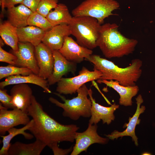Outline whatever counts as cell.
Returning a JSON list of instances; mask_svg holds the SVG:
<instances>
[{
    "instance_id": "cb8c5ba5",
    "label": "cell",
    "mask_w": 155,
    "mask_h": 155,
    "mask_svg": "<svg viewBox=\"0 0 155 155\" xmlns=\"http://www.w3.org/2000/svg\"><path fill=\"white\" fill-rule=\"evenodd\" d=\"M46 17L53 27L62 24L69 25L73 17L67 5L59 3L53 10L50 11Z\"/></svg>"
},
{
    "instance_id": "6da1fadb",
    "label": "cell",
    "mask_w": 155,
    "mask_h": 155,
    "mask_svg": "<svg viewBox=\"0 0 155 155\" xmlns=\"http://www.w3.org/2000/svg\"><path fill=\"white\" fill-rule=\"evenodd\" d=\"M28 114L34 121L28 130L36 139L41 141L46 146L49 147L53 144L63 142L74 141L79 127L75 124L64 125L56 121L44 111L33 95Z\"/></svg>"
},
{
    "instance_id": "603a6c76",
    "label": "cell",
    "mask_w": 155,
    "mask_h": 155,
    "mask_svg": "<svg viewBox=\"0 0 155 155\" xmlns=\"http://www.w3.org/2000/svg\"><path fill=\"white\" fill-rule=\"evenodd\" d=\"M33 120L32 119L28 123L22 128H11L7 131L8 135L5 136L0 135L3 138V146L0 150V155H8V151L11 145L10 142L15 136L21 134L26 139L30 140L33 138L34 137L33 135L26 132L25 131L29 130L33 125Z\"/></svg>"
},
{
    "instance_id": "44dd1931",
    "label": "cell",
    "mask_w": 155,
    "mask_h": 155,
    "mask_svg": "<svg viewBox=\"0 0 155 155\" xmlns=\"http://www.w3.org/2000/svg\"><path fill=\"white\" fill-rule=\"evenodd\" d=\"M7 18L12 25L17 28L27 26L28 20L33 12L23 4L7 8Z\"/></svg>"
},
{
    "instance_id": "30bf717a",
    "label": "cell",
    "mask_w": 155,
    "mask_h": 155,
    "mask_svg": "<svg viewBox=\"0 0 155 155\" xmlns=\"http://www.w3.org/2000/svg\"><path fill=\"white\" fill-rule=\"evenodd\" d=\"M59 51L67 60L75 63L86 60L93 53L92 50L80 45L69 36L65 38L63 46Z\"/></svg>"
},
{
    "instance_id": "d6986e66",
    "label": "cell",
    "mask_w": 155,
    "mask_h": 155,
    "mask_svg": "<svg viewBox=\"0 0 155 155\" xmlns=\"http://www.w3.org/2000/svg\"><path fill=\"white\" fill-rule=\"evenodd\" d=\"M30 83L37 85L42 88L45 92L50 93L51 91L49 88L47 80L34 73L26 75H18L7 77L0 83V89L7 86L19 84Z\"/></svg>"
},
{
    "instance_id": "ba28073f",
    "label": "cell",
    "mask_w": 155,
    "mask_h": 155,
    "mask_svg": "<svg viewBox=\"0 0 155 155\" xmlns=\"http://www.w3.org/2000/svg\"><path fill=\"white\" fill-rule=\"evenodd\" d=\"M97 124L88 123L87 129L82 132L76 133L75 144L73 147L71 155H78L83 152H86L88 148L95 143L105 144L109 139L99 136L97 133Z\"/></svg>"
},
{
    "instance_id": "d590c367",
    "label": "cell",
    "mask_w": 155,
    "mask_h": 155,
    "mask_svg": "<svg viewBox=\"0 0 155 155\" xmlns=\"http://www.w3.org/2000/svg\"><path fill=\"white\" fill-rule=\"evenodd\" d=\"M142 154V155H151V154L149 152H144Z\"/></svg>"
},
{
    "instance_id": "83f0119b",
    "label": "cell",
    "mask_w": 155,
    "mask_h": 155,
    "mask_svg": "<svg viewBox=\"0 0 155 155\" xmlns=\"http://www.w3.org/2000/svg\"><path fill=\"white\" fill-rule=\"evenodd\" d=\"M58 1L59 0H40L36 11L46 17L57 6Z\"/></svg>"
},
{
    "instance_id": "e0dca14e",
    "label": "cell",
    "mask_w": 155,
    "mask_h": 155,
    "mask_svg": "<svg viewBox=\"0 0 155 155\" xmlns=\"http://www.w3.org/2000/svg\"><path fill=\"white\" fill-rule=\"evenodd\" d=\"M10 94L14 108L28 113L33 96L30 86L24 83L15 84L10 90Z\"/></svg>"
},
{
    "instance_id": "277c9868",
    "label": "cell",
    "mask_w": 155,
    "mask_h": 155,
    "mask_svg": "<svg viewBox=\"0 0 155 155\" xmlns=\"http://www.w3.org/2000/svg\"><path fill=\"white\" fill-rule=\"evenodd\" d=\"M88 89L85 84L79 89L76 92L77 96L71 99H66L58 93L54 94L59 97L64 102L62 103L55 98L50 97L49 100L51 103L63 109V115L76 121L80 117H90L92 102L88 97Z\"/></svg>"
},
{
    "instance_id": "7402d4cb",
    "label": "cell",
    "mask_w": 155,
    "mask_h": 155,
    "mask_svg": "<svg viewBox=\"0 0 155 155\" xmlns=\"http://www.w3.org/2000/svg\"><path fill=\"white\" fill-rule=\"evenodd\" d=\"M17 31L19 41L30 43L35 47L42 42L46 32L39 28L32 26L18 28Z\"/></svg>"
},
{
    "instance_id": "4fadbf2b",
    "label": "cell",
    "mask_w": 155,
    "mask_h": 155,
    "mask_svg": "<svg viewBox=\"0 0 155 155\" xmlns=\"http://www.w3.org/2000/svg\"><path fill=\"white\" fill-rule=\"evenodd\" d=\"M88 95L92 102L91 108V115L89 121V123L95 124L102 120L103 124H110L114 121L115 116L114 111L119 107L115 103L109 107L102 106L96 102L92 96L93 92L91 88L88 89Z\"/></svg>"
},
{
    "instance_id": "8992f818",
    "label": "cell",
    "mask_w": 155,
    "mask_h": 155,
    "mask_svg": "<svg viewBox=\"0 0 155 155\" xmlns=\"http://www.w3.org/2000/svg\"><path fill=\"white\" fill-rule=\"evenodd\" d=\"M115 0H85L72 10L73 16H88L94 18L101 25L104 19L115 15L113 12L119 7Z\"/></svg>"
},
{
    "instance_id": "5b68a950",
    "label": "cell",
    "mask_w": 155,
    "mask_h": 155,
    "mask_svg": "<svg viewBox=\"0 0 155 155\" xmlns=\"http://www.w3.org/2000/svg\"><path fill=\"white\" fill-rule=\"evenodd\" d=\"M69 25L71 35L79 44L91 50L97 47L101 25L97 19L88 16H73Z\"/></svg>"
},
{
    "instance_id": "1f68e13d",
    "label": "cell",
    "mask_w": 155,
    "mask_h": 155,
    "mask_svg": "<svg viewBox=\"0 0 155 155\" xmlns=\"http://www.w3.org/2000/svg\"><path fill=\"white\" fill-rule=\"evenodd\" d=\"M40 1V0H23L21 4L34 12L36 11Z\"/></svg>"
},
{
    "instance_id": "9a60e30c",
    "label": "cell",
    "mask_w": 155,
    "mask_h": 155,
    "mask_svg": "<svg viewBox=\"0 0 155 155\" xmlns=\"http://www.w3.org/2000/svg\"><path fill=\"white\" fill-rule=\"evenodd\" d=\"M35 56L39 69L38 75L45 79L52 73L54 59L52 51L41 42L35 47Z\"/></svg>"
},
{
    "instance_id": "f1b7e54d",
    "label": "cell",
    "mask_w": 155,
    "mask_h": 155,
    "mask_svg": "<svg viewBox=\"0 0 155 155\" xmlns=\"http://www.w3.org/2000/svg\"><path fill=\"white\" fill-rule=\"evenodd\" d=\"M16 56L12 53L7 52L0 46V61L7 63L10 65H16Z\"/></svg>"
},
{
    "instance_id": "7c38bea8",
    "label": "cell",
    "mask_w": 155,
    "mask_h": 155,
    "mask_svg": "<svg viewBox=\"0 0 155 155\" xmlns=\"http://www.w3.org/2000/svg\"><path fill=\"white\" fill-rule=\"evenodd\" d=\"M136 100L137 104L136 112L132 117L129 118L128 123H125L123 126V128L126 127V129L122 132L115 130L111 134L106 135L109 139L113 140L115 139H117L119 137L129 136L132 137V141L134 142L135 145L136 146H138V138L135 135V130L136 126L140 123L141 120L139 119V117L144 112L146 107L144 105L140 107L141 104L144 102L141 94L139 95L136 98Z\"/></svg>"
},
{
    "instance_id": "e575fe53",
    "label": "cell",
    "mask_w": 155,
    "mask_h": 155,
    "mask_svg": "<svg viewBox=\"0 0 155 155\" xmlns=\"http://www.w3.org/2000/svg\"><path fill=\"white\" fill-rule=\"evenodd\" d=\"M3 40L2 39H1V38H0V46L2 47L4 45V43L3 42Z\"/></svg>"
},
{
    "instance_id": "d6a6232c",
    "label": "cell",
    "mask_w": 155,
    "mask_h": 155,
    "mask_svg": "<svg viewBox=\"0 0 155 155\" xmlns=\"http://www.w3.org/2000/svg\"><path fill=\"white\" fill-rule=\"evenodd\" d=\"M23 0H5V7L10 8L18 4H21Z\"/></svg>"
},
{
    "instance_id": "484cf974",
    "label": "cell",
    "mask_w": 155,
    "mask_h": 155,
    "mask_svg": "<svg viewBox=\"0 0 155 155\" xmlns=\"http://www.w3.org/2000/svg\"><path fill=\"white\" fill-rule=\"evenodd\" d=\"M32 73H33L32 71L26 67H17L10 64L6 66L0 67V80L12 75H26Z\"/></svg>"
},
{
    "instance_id": "ffe728a7",
    "label": "cell",
    "mask_w": 155,
    "mask_h": 155,
    "mask_svg": "<svg viewBox=\"0 0 155 155\" xmlns=\"http://www.w3.org/2000/svg\"><path fill=\"white\" fill-rule=\"evenodd\" d=\"M46 146L37 139L30 144L17 142L11 144L8 151V155H39Z\"/></svg>"
},
{
    "instance_id": "ac0fdd59",
    "label": "cell",
    "mask_w": 155,
    "mask_h": 155,
    "mask_svg": "<svg viewBox=\"0 0 155 155\" xmlns=\"http://www.w3.org/2000/svg\"><path fill=\"white\" fill-rule=\"evenodd\" d=\"M97 82L99 84L103 83L105 84L117 92L120 96L119 104L125 106L132 105V98L137 94L139 91V87L136 85L124 86L121 85L118 81L113 80L98 79L97 80Z\"/></svg>"
},
{
    "instance_id": "4dcf8cb0",
    "label": "cell",
    "mask_w": 155,
    "mask_h": 155,
    "mask_svg": "<svg viewBox=\"0 0 155 155\" xmlns=\"http://www.w3.org/2000/svg\"><path fill=\"white\" fill-rule=\"evenodd\" d=\"M58 143L52 145L49 148L51 149L54 155H65L68 154L73 150V147L68 149H63L59 147Z\"/></svg>"
},
{
    "instance_id": "9c48e42d",
    "label": "cell",
    "mask_w": 155,
    "mask_h": 155,
    "mask_svg": "<svg viewBox=\"0 0 155 155\" xmlns=\"http://www.w3.org/2000/svg\"><path fill=\"white\" fill-rule=\"evenodd\" d=\"M7 109L0 102V135H5L10 128L19 125H26L30 121L28 113L17 108Z\"/></svg>"
},
{
    "instance_id": "d4e9b609",
    "label": "cell",
    "mask_w": 155,
    "mask_h": 155,
    "mask_svg": "<svg viewBox=\"0 0 155 155\" xmlns=\"http://www.w3.org/2000/svg\"><path fill=\"white\" fill-rule=\"evenodd\" d=\"M17 28L8 21H5L0 25V35L4 42L14 51L18 50L19 42Z\"/></svg>"
},
{
    "instance_id": "f546056e",
    "label": "cell",
    "mask_w": 155,
    "mask_h": 155,
    "mask_svg": "<svg viewBox=\"0 0 155 155\" xmlns=\"http://www.w3.org/2000/svg\"><path fill=\"white\" fill-rule=\"evenodd\" d=\"M0 101L3 106L7 109L15 108L12 103L11 97L7 93L6 90L0 89Z\"/></svg>"
},
{
    "instance_id": "4316f807",
    "label": "cell",
    "mask_w": 155,
    "mask_h": 155,
    "mask_svg": "<svg viewBox=\"0 0 155 155\" xmlns=\"http://www.w3.org/2000/svg\"><path fill=\"white\" fill-rule=\"evenodd\" d=\"M28 25L39 28L46 32L53 27L46 17L36 11L33 12L29 16L27 21Z\"/></svg>"
},
{
    "instance_id": "52a82bcc",
    "label": "cell",
    "mask_w": 155,
    "mask_h": 155,
    "mask_svg": "<svg viewBox=\"0 0 155 155\" xmlns=\"http://www.w3.org/2000/svg\"><path fill=\"white\" fill-rule=\"evenodd\" d=\"M102 76V73L94 68L90 71L83 67L77 76L69 78H62L57 82L56 89L59 93L64 94H72L85 83L97 80Z\"/></svg>"
},
{
    "instance_id": "2e32d148",
    "label": "cell",
    "mask_w": 155,
    "mask_h": 155,
    "mask_svg": "<svg viewBox=\"0 0 155 155\" xmlns=\"http://www.w3.org/2000/svg\"><path fill=\"white\" fill-rule=\"evenodd\" d=\"M71 35L69 25H57L45 32L42 42L52 51H59L63 46L65 38Z\"/></svg>"
},
{
    "instance_id": "8fae6325",
    "label": "cell",
    "mask_w": 155,
    "mask_h": 155,
    "mask_svg": "<svg viewBox=\"0 0 155 155\" xmlns=\"http://www.w3.org/2000/svg\"><path fill=\"white\" fill-rule=\"evenodd\" d=\"M18 47L17 51L12 50L11 52L17 57L16 66L27 68L38 75L39 69L35 55V46L29 42L19 41Z\"/></svg>"
},
{
    "instance_id": "7a4b0ae2",
    "label": "cell",
    "mask_w": 155,
    "mask_h": 155,
    "mask_svg": "<svg viewBox=\"0 0 155 155\" xmlns=\"http://www.w3.org/2000/svg\"><path fill=\"white\" fill-rule=\"evenodd\" d=\"M115 23L101 25L96 42L104 55L106 58H120L133 52L138 43L137 40L127 38L118 30Z\"/></svg>"
},
{
    "instance_id": "3957f363",
    "label": "cell",
    "mask_w": 155,
    "mask_h": 155,
    "mask_svg": "<svg viewBox=\"0 0 155 155\" xmlns=\"http://www.w3.org/2000/svg\"><path fill=\"white\" fill-rule=\"evenodd\" d=\"M86 60L92 63L94 68L102 73L99 79L116 81L124 86L136 85L142 74V61L138 59H133L131 64L125 68L119 67L112 61L96 55L92 54Z\"/></svg>"
},
{
    "instance_id": "836d02e7",
    "label": "cell",
    "mask_w": 155,
    "mask_h": 155,
    "mask_svg": "<svg viewBox=\"0 0 155 155\" xmlns=\"http://www.w3.org/2000/svg\"><path fill=\"white\" fill-rule=\"evenodd\" d=\"M5 0H0V5L1 6V11L3 12L5 9Z\"/></svg>"
},
{
    "instance_id": "5bb4252c",
    "label": "cell",
    "mask_w": 155,
    "mask_h": 155,
    "mask_svg": "<svg viewBox=\"0 0 155 155\" xmlns=\"http://www.w3.org/2000/svg\"><path fill=\"white\" fill-rule=\"evenodd\" d=\"M54 59L53 70L48 78L49 86L57 83L63 76L69 72L74 73L76 69V63L67 60L59 51H53Z\"/></svg>"
}]
</instances>
